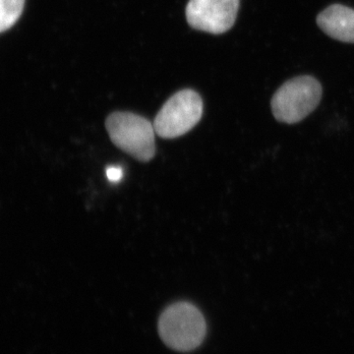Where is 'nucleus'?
Here are the masks:
<instances>
[{
  "label": "nucleus",
  "instance_id": "423d86ee",
  "mask_svg": "<svg viewBox=\"0 0 354 354\" xmlns=\"http://www.w3.org/2000/svg\"><path fill=\"white\" fill-rule=\"evenodd\" d=\"M317 24L330 38L354 44V10L334 4L319 14Z\"/></svg>",
  "mask_w": 354,
  "mask_h": 354
},
{
  "label": "nucleus",
  "instance_id": "20e7f679",
  "mask_svg": "<svg viewBox=\"0 0 354 354\" xmlns=\"http://www.w3.org/2000/svg\"><path fill=\"white\" fill-rule=\"evenodd\" d=\"M203 115V101L195 91H179L165 102L153 121L158 136L174 139L196 127Z\"/></svg>",
  "mask_w": 354,
  "mask_h": 354
},
{
  "label": "nucleus",
  "instance_id": "f03ea898",
  "mask_svg": "<svg viewBox=\"0 0 354 354\" xmlns=\"http://www.w3.org/2000/svg\"><path fill=\"white\" fill-rule=\"evenodd\" d=\"M109 138L116 147L142 162L156 155L155 127L143 116L116 111L106 118Z\"/></svg>",
  "mask_w": 354,
  "mask_h": 354
},
{
  "label": "nucleus",
  "instance_id": "f257e3e1",
  "mask_svg": "<svg viewBox=\"0 0 354 354\" xmlns=\"http://www.w3.org/2000/svg\"><path fill=\"white\" fill-rule=\"evenodd\" d=\"M158 333L169 348L186 353L202 344L206 322L194 305L177 302L162 312L158 320Z\"/></svg>",
  "mask_w": 354,
  "mask_h": 354
},
{
  "label": "nucleus",
  "instance_id": "39448f33",
  "mask_svg": "<svg viewBox=\"0 0 354 354\" xmlns=\"http://www.w3.org/2000/svg\"><path fill=\"white\" fill-rule=\"evenodd\" d=\"M239 7V0H189L186 19L193 29L223 34L234 25Z\"/></svg>",
  "mask_w": 354,
  "mask_h": 354
},
{
  "label": "nucleus",
  "instance_id": "7ed1b4c3",
  "mask_svg": "<svg viewBox=\"0 0 354 354\" xmlns=\"http://www.w3.org/2000/svg\"><path fill=\"white\" fill-rule=\"evenodd\" d=\"M322 97V87L312 76H300L288 80L272 97L271 106L279 122L295 124L315 111Z\"/></svg>",
  "mask_w": 354,
  "mask_h": 354
},
{
  "label": "nucleus",
  "instance_id": "6e6552de",
  "mask_svg": "<svg viewBox=\"0 0 354 354\" xmlns=\"http://www.w3.org/2000/svg\"><path fill=\"white\" fill-rule=\"evenodd\" d=\"M123 176L122 169L118 167H109L106 169V176L111 183H118Z\"/></svg>",
  "mask_w": 354,
  "mask_h": 354
},
{
  "label": "nucleus",
  "instance_id": "0eeeda50",
  "mask_svg": "<svg viewBox=\"0 0 354 354\" xmlns=\"http://www.w3.org/2000/svg\"><path fill=\"white\" fill-rule=\"evenodd\" d=\"M25 0H0V32L10 29L22 15Z\"/></svg>",
  "mask_w": 354,
  "mask_h": 354
}]
</instances>
